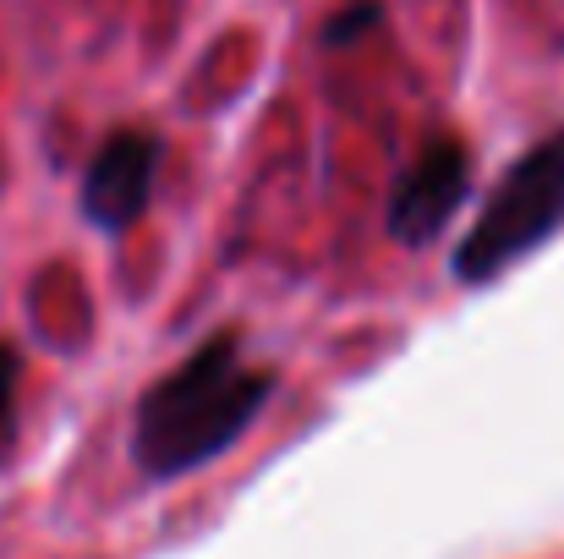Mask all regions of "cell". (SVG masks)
<instances>
[{
	"instance_id": "1",
	"label": "cell",
	"mask_w": 564,
	"mask_h": 559,
	"mask_svg": "<svg viewBox=\"0 0 564 559\" xmlns=\"http://www.w3.org/2000/svg\"><path fill=\"white\" fill-rule=\"evenodd\" d=\"M274 378L241 357V335H208L187 363L165 373L132 417V461L165 483L225 455L269 406Z\"/></svg>"
},
{
	"instance_id": "2",
	"label": "cell",
	"mask_w": 564,
	"mask_h": 559,
	"mask_svg": "<svg viewBox=\"0 0 564 559\" xmlns=\"http://www.w3.org/2000/svg\"><path fill=\"white\" fill-rule=\"evenodd\" d=\"M564 225V127L532 143L488 192L482 214L460 236L449 269L466 286L499 280L510 264H521L532 247H543Z\"/></svg>"
},
{
	"instance_id": "3",
	"label": "cell",
	"mask_w": 564,
	"mask_h": 559,
	"mask_svg": "<svg viewBox=\"0 0 564 559\" xmlns=\"http://www.w3.org/2000/svg\"><path fill=\"white\" fill-rule=\"evenodd\" d=\"M466 192H471V149L460 138H449V132L427 138L416 149V160L394 176L389 208H383L389 236L405 241V247H427L455 219Z\"/></svg>"
},
{
	"instance_id": "4",
	"label": "cell",
	"mask_w": 564,
	"mask_h": 559,
	"mask_svg": "<svg viewBox=\"0 0 564 559\" xmlns=\"http://www.w3.org/2000/svg\"><path fill=\"white\" fill-rule=\"evenodd\" d=\"M160 160H165V143L143 127H121L116 138H105V149L88 160V176H83V197H77L83 219L110 236L138 225L149 214Z\"/></svg>"
},
{
	"instance_id": "5",
	"label": "cell",
	"mask_w": 564,
	"mask_h": 559,
	"mask_svg": "<svg viewBox=\"0 0 564 559\" xmlns=\"http://www.w3.org/2000/svg\"><path fill=\"white\" fill-rule=\"evenodd\" d=\"M17 395H22V352L0 341V466L17 444Z\"/></svg>"
},
{
	"instance_id": "6",
	"label": "cell",
	"mask_w": 564,
	"mask_h": 559,
	"mask_svg": "<svg viewBox=\"0 0 564 559\" xmlns=\"http://www.w3.org/2000/svg\"><path fill=\"white\" fill-rule=\"evenodd\" d=\"M378 22H383V6H373V0H357V6H346V11H340V17L324 28V44H335V50H340V44H357L362 33H373Z\"/></svg>"
}]
</instances>
